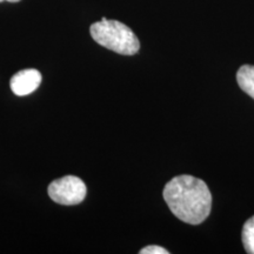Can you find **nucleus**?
Segmentation results:
<instances>
[{
    "instance_id": "obj_1",
    "label": "nucleus",
    "mask_w": 254,
    "mask_h": 254,
    "mask_svg": "<svg viewBox=\"0 0 254 254\" xmlns=\"http://www.w3.org/2000/svg\"><path fill=\"white\" fill-rule=\"evenodd\" d=\"M163 195L171 212L187 224H201L211 213V192L204 180L195 177H174L166 184Z\"/></svg>"
},
{
    "instance_id": "obj_2",
    "label": "nucleus",
    "mask_w": 254,
    "mask_h": 254,
    "mask_svg": "<svg viewBox=\"0 0 254 254\" xmlns=\"http://www.w3.org/2000/svg\"><path fill=\"white\" fill-rule=\"evenodd\" d=\"M90 32L95 43L119 55L132 56L140 49V43L134 32L118 20L103 18L91 25Z\"/></svg>"
},
{
    "instance_id": "obj_3",
    "label": "nucleus",
    "mask_w": 254,
    "mask_h": 254,
    "mask_svg": "<svg viewBox=\"0 0 254 254\" xmlns=\"http://www.w3.org/2000/svg\"><path fill=\"white\" fill-rule=\"evenodd\" d=\"M86 185L80 178L66 176L52 182L49 186V195L60 205H78L86 198Z\"/></svg>"
},
{
    "instance_id": "obj_4",
    "label": "nucleus",
    "mask_w": 254,
    "mask_h": 254,
    "mask_svg": "<svg viewBox=\"0 0 254 254\" xmlns=\"http://www.w3.org/2000/svg\"><path fill=\"white\" fill-rule=\"evenodd\" d=\"M41 82V74L37 69H23L15 73L9 81L12 92L18 97H25L31 94L39 87Z\"/></svg>"
},
{
    "instance_id": "obj_5",
    "label": "nucleus",
    "mask_w": 254,
    "mask_h": 254,
    "mask_svg": "<svg viewBox=\"0 0 254 254\" xmlns=\"http://www.w3.org/2000/svg\"><path fill=\"white\" fill-rule=\"evenodd\" d=\"M237 80L241 90L254 99V66H241L237 73Z\"/></svg>"
},
{
    "instance_id": "obj_6",
    "label": "nucleus",
    "mask_w": 254,
    "mask_h": 254,
    "mask_svg": "<svg viewBox=\"0 0 254 254\" xmlns=\"http://www.w3.org/2000/svg\"><path fill=\"white\" fill-rule=\"evenodd\" d=\"M243 244L247 253L254 254V215L244 225Z\"/></svg>"
},
{
    "instance_id": "obj_7",
    "label": "nucleus",
    "mask_w": 254,
    "mask_h": 254,
    "mask_svg": "<svg viewBox=\"0 0 254 254\" xmlns=\"http://www.w3.org/2000/svg\"><path fill=\"white\" fill-rule=\"evenodd\" d=\"M140 254H168V251L157 245H151L140 250Z\"/></svg>"
},
{
    "instance_id": "obj_8",
    "label": "nucleus",
    "mask_w": 254,
    "mask_h": 254,
    "mask_svg": "<svg viewBox=\"0 0 254 254\" xmlns=\"http://www.w3.org/2000/svg\"><path fill=\"white\" fill-rule=\"evenodd\" d=\"M2 1H9V2H18V1H20V0H0V2H2Z\"/></svg>"
}]
</instances>
